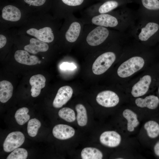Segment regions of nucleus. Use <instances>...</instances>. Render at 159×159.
Masks as SVG:
<instances>
[{"label":"nucleus","instance_id":"aec40b11","mask_svg":"<svg viewBox=\"0 0 159 159\" xmlns=\"http://www.w3.org/2000/svg\"><path fill=\"white\" fill-rule=\"evenodd\" d=\"M122 115L127 121V130L129 132H133L139 124L137 114L132 110L126 109L123 112Z\"/></svg>","mask_w":159,"mask_h":159},{"label":"nucleus","instance_id":"6e6552de","mask_svg":"<svg viewBox=\"0 0 159 159\" xmlns=\"http://www.w3.org/2000/svg\"><path fill=\"white\" fill-rule=\"evenodd\" d=\"M25 137L21 132H13L9 133L3 144L4 151L10 152L20 146L24 143Z\"/></svg>","mask_w":159,"mask_h":159},{"label":"nucleus","instance_id":"412c9836","mask_svg":"<svg viewBox=\"0 0 159 159\" xmlns=\"http://www.w3.org/2000/svg\"><path fill=\"white\" fill-rule=\"evenodd\" d=\"M81 157L83 159H101L103 154L100 150L96 148L87 147L82 150Z\"/></svg>","mask_w":159,"mask_h":159},{"label":"nucleus","instance_id":"5701e85b","mask_svg":"<svg viewBox=\"0 0 159 159\" xmlns=\"http://www.w3.org/2000/svg\"><path fill=\"white\" fill-rule=\"evenodd\" d=\"M77 114V119L78 125L80 126L86 125L87 121V111L85 107L81 104H78L75 106Z\"/></svg>","mask_w":159,"mask_h":159},{"label":"nucleus","instance_id":"6ab92c4d","mask_svg":"<svg viewBox=\"0 0 159 159\" xmlns=\"http://www.w3.org/2000/svg\"><path fill=\"white\" fill-rule=\"evenodd\" d=\"M13 87L12 84L7 80L0 82V101L3 103L6 102L12 96Z\"/></svg>","mask_w":159,"mask_h":159},{"label":"nucleus","instance_id":"c756f323","mask_svg":"<svg viewBox=\"0 0 159 159\" xmlns=\"http://www.w3.org/2000/svg\"><path fill=\"white\" fill-rule=\"evenodd\" d=\"M24 2L29 6L38 7L43 6L46 0H24Z\"/></svg>","mask_w":159,"mask_h":159},{"label":"nucleus","instance_id":"20e7f679","mask_svg":"<svg viewBox=\"0 0 159 159\" xmlns=\"http://www.w3.org/2000/svg\"><path fill=\"white\" fill-rule=\"evenodd\" d=\"M128 16L122 17L118 13L113 12L93 15H82L81 18L85 24H91L96 26L121 30L122 25L126 24Z\"/></svg>","mask_w":159,"mask_h":159},{"label":"nucleus","instance_id":"1a4fd4ad","mask_svg":"<svg viewBox=\"0 0 159 159\" xmlns=\"http://www.w3.org/2000/svg\"><path fill=\"white\" fill-rule=\"evenodd\" d=\"M142 25L137 29L136 37L142 42L148 41L159 29V24L154 22L145 21Z\"/></svg>","mask_w":159,"mask_h":159},{"label":"nucleus","instance_id":"39448f33","mask_svg":"<svg viewBox=\"0 0 159 159\" xmlns=\"http://www.w3.org/2000/svg\"><path fill=\"white\" fill-rule=\"evenodd\" d=\"M30 16L15 6L8 5L4 6L0 13V30L11 27H20Z\"/></svg>","mask_w":159,"mask_h":159},{"label":"nucleus","instance_id":"f8f14e48","mask_svg":"<svg viewBox=\"0 0 159 159\" xmlns=\"http://www.w3.org/2000/svg\"><path fill=\"white\" fill-rule=\"evenodd\" d=\"M73 92L72 88L69 86H65L58 90L53 102V106L56 108L62 107L70 99Z\"/></svg>","mask_w":159,"mask_h":159},{"label":"nucleus","instance_id":"b1692460","mask_svg":"<svg viewBox=\"0 0 159 159\" xmlns=\"http://www.w3.org/2000/svg\"><path fill=\"white\" fill-rule=\"evenodd\" d=\"M29 111L28 108L26 107L20 108L16 111L15 118L19 125H22L29 120L30 116L28 114Z\"/></svg>","mask_w":159,"mask_h":159},{"label":"nucleus","instance_id":"f3484780","mask_svg":"<svg viewBox=\"0 0 159 159\" xmlns=\"http://www.w3.org/2000/svg\"><path fill=\"white\" fill-rule=\"evenodd\" d=\"M46 80L42 74L33 75L30 78L29 83L31 86V96L33 97L38 96L40 94L41 90L45 86Z\"/></svg>","mask_w":159,"mask_h":159},{"label":"nucleus","instance_id":"2eb2a0df","mask_svg":"<svg viewBox=\"0 0 159 159\" xmlns=\"http://www.w3.org/2000/svg\"><path fill=\"white\" fill-rule=\"evenodd\" d=\"M52 133L56 138L62 140H66L73 137L75 130L72 127L64 124H58L53 128Z\"/></svg>","mask_w":159,"mask_h":159},{"label":"nucleus","instance_id":"4468645a","mask_svg":"<svg viewBox=\"0 0 159 159\" xmlns=\"http://www.w3.org/2000/svg\"><path fill=\"white\" fill-rule=\"evenodd\" d=\"M151 81V77L149 75H145L140 78L132 87V95L134 97H138L145 94L148 90Z\"/></svg>","mask_w":159,"mask_h":159},{"label":"nucleus","instance_id":"a878e982","mask_svg":"<svg viewBox=\"0 0 159 159\" xmlns=\"http://www.w3.org/2000/svg\"><path fill=\"white\" fill-rule=\"evenodd\" d=\"M58 114L60 118L68 122H72L76 119L74 111L70 108H62L59 111Z\"/></svg>","mask_w":159,"mask_h":159},{"label":"nucleus","instance_id":"f257e3e1","mask_svg":"<svg viewBox=\"0 0 159 159\" xmlns=\"http://www.w3.org/2000/svg\"><path fill=\"white\" fill-rule=\"evenodd\" d=\"M60 20L47 13L31 16L15 32L18 34L28 35L51 43L58 41L62 24Z\"/></svg>","mask_w":159,"mask_h":159},{"label":"nucleus","instance_id":"dca6fc26","mask_svg":"<svg viewBox=\"0 0 159 159\" xmlns=\"http://www.w3.org/2000/svg\"><path fill=\"white\" fill-rule=\"evenodd\" d=\"M14 57L18 62L28 65H35L39 61L37 56L30 54L29 52L24 50H16L15 52Z\"/></svg>","mask_w":159,"mask_h":159},{"label":"nucleus","instance_id":"a211bd4d","mask_svg":"<svg viewBox=\"0 0 159 159\" xmlns=\"http://www.w3.org/2000/svg\"><path fill=\"white\" fill-rule=\"evenodd\" d=\"M135 103L138 107H146L151 110L156 109L159 104V99L154 95H150L144 98H138L135 100Z\"/></svg>","mask_w":159,"mask_h":159},{"label":"nucleus","instance_id":"7c9ffc66","mask_svg":"<svg viewBox=\"0 0 159 159\" xmlns=\"http://www.w3.org/2000/svg\"><path fill=\"white\" fill-rule=\"evenodd\" d=\"M60 69L63 70H73L76 68V66L72 63L64 62L60 65Z\"/></svg>","mask_w":159,"mask_h":159},{"label":"nucleus","instance_id":"7ed1b4c3","mask_svg":"<svg viewBox=\"0 0 159 159\" xmlns=\"http://www.w3.org/2000/svg\"><path fill=\"white\" fill-rule=\"evenodd\" d=\"M59 30L58 41L73 44L77 43L83 33L85 24L80 18L73 14L64 19Z\"/></svg>","mask_w":159,"mask_h":159},{"label":"nucleus","instance_id":"2f4dec72","mask_svg":"<svg viewBox=\"0 0 159 159\" xmlns=\"http://www.w3.org/2000/svg\"><path fill=\"white\" fill-rule=\"evenodd\" d=\"M154 150L155 154L159 156V141L154 145Z\"/></svg>","mask_w":159,"mask_h":159},{"label":"nucleus","instance_id":"c85d7f7f","mask_svg":"<svg viewBox=\"0 0 159 159\" xmlns=\"http://www.w3.org/2000/svg\"><path fill=\"white\" fill-rule=\"evenodd\" d=\"M143 6L148 10H157L159 9L158 0H141Z\"/></svg>","mask_w":159,"mask_h":159},{"label":"nucleus","instance_id":"72a5a7b5","mask_svg":"<svg viewBox=\"0 0 159 159\" xmlns=\"http://www.w3.org/2000/svg\"><path fill=\"white\" fill-rule=\"evenodd\" d=\"M158 92H159V88H158Z\"/></svg>","mask_w":159,"mask_h":159},{"label":"nucleus","instance_id":"9b49d317","mask_svg":"<svg viewBox=\"0 0 159 159\" xmlns=\"http://www.w3.org/2000/svg\"><path fill=\"white\" fill-rule=\"evenodd\" d=\"M96 100L98 104L106 107H114L119 101L117 95L110 90H105L100 92L96 97Z\"/></svg>","mask_w":159,"mask_h":159},{"label":"nucleus","instance_id":"bb28decb","mask_svg":"<svg viewBox=\"0 0 159 159\" xmlns=\"http://www.w3.org/2000/svg\"><path fill=\"white\" fill-rule=\"evenodd\" d=\"M41 126V122L38 119L34 118L29 120L27 127V132L29 135L31 137L35 136Z\"/></svg>","mask_w":159,"mask_h":159},{"label":"nucleus","instance_id":"cd10ccee","mask_svg":"<svg viewBox=\"0 0 159 159\" xmlns=\"http://www.w3.org/2000/svg\"><path fill=\"white\" fill-rule=\"evenodd\" d=\"M28 153L23 148H17L9 154L7 159H26L27 158Z\"/></svg>","mask_w":159,"mask_h":159},{"label":"nucleus","instance_id":"ddd939ff","mask_svg":"<svg viewBox=\"0 0 159 159\" xmlns=\"http://www.w3.org/2000/svg\"><path fill=\"white\" fill-rule=\"evenodd\" d=\"M121 140L120 134L114 131L104 132L101 134L100 138V141L102 144L111 148L119 145Z\"/></svg>","mask_w":159,"mask_h":159},{"label":"nucleus","instance_id":"0eeeda50","mask_svg":"<svg viewBox=\"0 0 159 159\" xmlns=\"http://www.w3.org/2000/svg\"><path fill=\"white\" fill-rule=\"evenodd\" d=\"M116 58V54L112 51H107L101 54L93 63V72L96 75L104 73L110 67Z\"/></svg>","mask_w":159,"mask_h":159},{"label":"nucleus","instance_id":"9d476101","mask_svg":"<svg viewBox=\"0 0 159 159\" xmlns=\"http://www.w3.org/2000/svg\"><path fill=\"white\" fill-rule=\"evenodd\" d=\"M24 35L28 41L29 43L24 47V49L32 54L45 52L49 49L48 43L42 42L31 36Z\"/></svg>","mask_w":159,"mask_h":159},{"label":"nucleus","instance_id":"f03ea898","mask_svg":"<svg viewBox=\"0 0 159 159\" xmlns=\"http://www.w3.org/2000/svg\"><path fill=\"white\" fill-rule=\"evenodd\" d=\"M114 30L91 24H85L82 35L77 42L90 47H96L120 37Z\"/></svg>","mask_w":159,"mask_h":159},{"label":"nucleus","instance_id":"423d86ee","mask_svg":"<svg viewBox=\"0 0 159 159\" xmlns=\"http://www.w3.org/2000/svg\"><path fill=\"white\" fill-rule=\"evenodd\" d=\"M145 63L142 57H133L122 63L117 70L118 75L121 78L128 77L142 69Z\"/></svg>","mask_w":159,"mask_h":159},{"label":"nucleus","instance_id":"473e14b6","mask_svg":"<svg viewBox=\"0 0 159 159\" xmlns=\"http://www.w3.org/2000/svg\"><path fill=\"white\" fill-rule=\"evenodd\" d=\"M117 159H123V158H117Z\"/></svg>","mask_w":159,"mask_h":159},{"label":"nucleus","instance_id":"4be33fe9","mask_svg":"<svg viewBox=\"0 0 159 159\" xmlns=\"http://www.w3.org/2000/svg\"><path fill=\"white\" fill-rule=\"evenodd\" d=\"M144 127L150 138H154L159 135V124L156 121H148L145 123Z\"/></svg>","mask_w":159,"mask_h":159},{"label":"nucleus","instance_id":"393cba45","mask_svg":"<svg viewBox=\"0 0 159 159\" xmlns=\"http://www.w3.org/2000/svg\"><path fill=\"white\" fill-rule=\"evenodd\" d=\"M62 3L67 6L65 17L72 14L77 7L81 6L84 0H61Z\"/></svg>","mask_w":159,"mask_h":159}]
</instances>
